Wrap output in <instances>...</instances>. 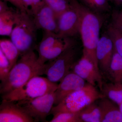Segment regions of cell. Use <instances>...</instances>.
<instances>
[{"mask_svg":"<svg viewBox=\"0 0 122 122\" xmlns=\"http://www.w3.org/2000/svg\"><path fill=\"white\" fill-rule=\"evenodd\" d=\"M4 80L1 81L0 93L2 95L18 89L35 76L45 74V64L38 60L33 50L20 56Z\"/></svg>","mask_w":122,"mask_h":122,"instance_id":"obj_1","label":"cell"},{"mask_svg":"<svg viewBox=\"0 0 122 122\" xmlns=\"http://www.w3.org/2000/svg\"><path fill=\"white\" fill-rule=\"evenodd\" d=\"M71 1L78 11L80 16L79 34L83 46V54L88 57L99 68L96 50L100 37L102 18L100 14L92 11L77 0H71Z\"/></svg>","mask_w":122,"mask_h":122,"instance_id":"obj_2","label":"cell"},{"mask_svg":"<svg viewBox=\"0 0 122 122\" xmlns=\"http://www.w3.org/2000/svg\"><path fill=\"white\" fill-rule=\"evenodd\" d=\"M105 97L95 86L89 83L81 89L70 94L58 105L54 106L51 113L61 112L77 113L96 100Z\"/></svg>","mask_w":122,"mask_h":122,"instance_id":"obj_3","label":"cell"},{"mask_svg":"<svg viewBox=\"0 0 122 122\" xmlns=\"http://www.w3.org/2000/svg\"><path fill=\"white\" fill-rule=\"evenodd\" d=\"M37 30L32 17L19 10L16 24L10 36L20 51V56L33 50Z\"/></svg>","mask_w":122,"mask_h":122,"instance_id":"obj_4","label":"cell"},{"mask_svg":"<svg viewBox=\"0 0 122 122\" xmlns=\"http://www.w3.org/2000/svg\"><path fill=\"white\" fill-rule=\"evenodd\" d=\"M58 86L47 78L35 76L21 87L2 95V98L14 102L32 99L55 91Z\"/></svg>","mask_w":122,"mask_h":122,"instance_id":"obj_5","label":"cell"},{"mask_svg":"<svg viewBox=\"0 0 122 122\" xmlns=\"http://www.w3.org/2000/svg\"><path fill=\"white\" fill-rule=\"evenodd\" d=\"M77 51L75 46L68 48L55 59L45 63L47 78L54 83L60 82L69 73L76 62Z\"/></svg>","mask_w":122,"mask_h":122,"instance_id":"obj_6","label":"cell"},{"mask_svg":"<svg viewBox=\"0 0 122 122\" xmlns=\"http://www.w3.org/2000/svg\"><path fill=\"white\" fill-rule=\"evenodd\" d=\"M55 92L32 99L14 101L35 122H46L54 105Z\"/></svg>","mask_w":122,"mask_h":122,"instance_id":"obj_7","label":"cell"},{"mask_svg":"<svg viewBox=\"0 0 122 122\" xmlns=\"http://www.w3.org/2000/svg\"><path fill=\"white\" fill-rule=\"evenodd\" d=\"M71 6L58 18L57 34L61 38H72L79 34L80 16L78 11L71 1Z\"/></svg>","mask_w":122,"mask_h":122,"instance_id":"obj_8","label":"cell"},{"mask_svg":"<svg viewBox=\"0 0 122 122\" xmlns=\"http://www.w3.org/2000/svg\"><path fill=\"white\" fill-rule=\"evenodd\" d=\"M71 70L88 83L95 86L97 83L102 91L103 83L99 68L87 56L83 54L81 59L75 62Z\"/></svg>","mask_w":122,"mask_h":122,"instance_id":"obj_9","label":"cell"},{"mask_svg":"<svg viewBox=\"0 0 122 122\" xmlns=\"http://www.w3.org/2000/svg\"><path fill=\"white\" fill-rule=\"evenodd\" d=\"M85 84L84 79L74 72H70L60 81L55 91L54 106L58 105L70 94L81 89Z\"/></svg>","mask_w":122,"mask_h":122,"instance_id":"obj_10","label":"cell"},{"mask_svg":"<svg viewBox=\"0 0 122 122\" xmlns=\"http://www.w3.org/2000/svg\"><path fill=\"white\" fill-rule=\"evenodd\" d=\"M33 119L14 101L2 99L0 106V122H33Z\"/></svg>","mask_w":122,"mask_h":122,"instance_id":"obj_11","label":"cell"},{"mask_svg":"<svg viewBox=\"0 0 122 122\" xmlns=\"http://www.w3.org/2000/svg\"><path fill=\"white\" fill-rule=\"evenodd\" d=\"M33 20L38 29L56 34L58 17L52 9L45 4L32 17Z\"/></svg>","mask_w":122,"mask_h":122,"instance_id":"obj_12","label":"cell"},{"mask_svg":"<svg viewBox=\"0 0 122 122\" xmlns=\"http://www.w3.org/2000/svg\"><path fill=\"white\" fill-rule=\"evenodd\" d=\"M114 50L112 40L106 32L100 36L96 50L99 67L104 72L108 73Z\"/></svg>","mask_w":122,"mask_h":122,"instance_id":"obj_13","label":"cell"},{"mask_svg":"<svg viewBox=\"0 0 122 122\" xmlns=\"http://www.w3.org/2000/svg\"><path fill=\"white\" fill-rule=\"evenodd\" d=\"M115 103L106 97L101 99L98 105L101 111V122H122L120 109Z\"/></svg>","mask_w":122,"mask_h":122,"instance_id":"obj_14","label":"cell"},{"mask_svg":"<svg viewBox=\"0 0 122 122\" xmlns=\"http://www.w3.org/2000/svg\"><path fill=\"white\" fill-rule=\"evenodd\" d=\"M62 38L59 37L55 33L44 31L42 38L37 49L38 60L42 64L45 65L42 63V61L47 53Z\"/></svg>","mask_w":122,"mask_h":122,"instance_id":"obj_15","label":"cell"},{"mask_svg":"<svg viewBox=\"0 0 122 122\" xmlns=\"http://www.w3.org/2000/svg\"><path fill=\"white\" fill-rule=\"evenodd\" d=\"M19 10L10 9L0 13V35L10 36L16 21Z\"/></svg>","mask_w":122,"mask_h":122,"instance_id":"obj_16","label":"cell"},{"mask_svg":"<svg viewBox=\"0 0 122 122\" xmlns=\"http://www.w3.org/2000/svg\"><path fill=\"white\" fill-rule=\"evenodd\" d=\"M75 46V42L72 38H62L47 53L42 61L45 64L49 61L55 59L68 48Z\"/></svg>","mask_w":122,"mask_h":122,"instance_id":"obj_17","label":"cell"},{"mask_svg":"<svg viewBox=\"0 0 122 122\" xmlns=\"http://www.w3.org/2000/svg\"><path fill=\"white\" fill-rule=\"evenodd\" d=\"M0 50L9 60L12 69L17 62L20 56L18 49L11 40L4 39L0 40Z\"/></svg>","mask_w":122,"mask_h":122,"instance_id":"obj_18","label":"cell"},{"mask_svg":"<svg viewBox=\"0 0 122 122\" xmlns=\"http://www.w3.org/2000/svg\"><path fill=\"white\" fill-rule=\"evenodd\" d=\"M102 93L118 106L122 103V83L112 82L103 84Z\"/></svg>","mask_w":122,"mask_h":122,"instance_id":"obj_19","label":"cell"},{"mask_svg":"<svg viewBox=\"0 0 122 122\" xmlns=\"http://www.w3.org/2000/svg\"><path fill=\"white\" fill-rule=\"evenodd\" d=\"M79 116L82 122H101L100 109L98 105L94 102L79 112Z\"/></svg>","mask_w":122,"mask_h":122,"instance_id":"obj_20","label":"cell"},{"mask_svg":"<svg viewBox=\"0 0 122 122\" xmlns=\"http://www.w3.org/2000/svg\"><path fill=\"white\" fill-rule=\"evenodd\" d=\"M108 73L113 82L122 83V57L115 50Z\"/></svg>","mask_w":122,"mask_h":122,"instance_id":"obj_21","label":"cell"},{"mask_svg":"<svg viewBox=\"0 0 122 122\" xmlns=\"http://www.w3.org/2000/svg\"><path fill=\"white\" fill-rule=\"evenodd\" d=\"M83 5L92 11L100 14L110 11L109 0H81Z\"/></svg>","mask_w":122,"mask_h":122,"instance_id":"obj_22","label":"cell"},{"mask_svg":"<svg viewBox=\"0 0 122 122\" xmlns=\"http://www.w3.org/2000/svg\"><path fill=\"white\" fill-rule=\"evenodd\" d=\"M106 32L112 40L115 50L122 57V32L111 24Z\"/></svg>","mask_w":122,"mask_h":122,"instance_id":"obj_23","label":"cell"},{"mask_svg":"<svg viewBox=\"0 0 122 122\" xmlns=\"http://www.w3.org/2000/svg\"><path fill=\"white\" fill-rule=\"evenodd\" d=\"M45 3L51 7L58 18L59 15L71 6V0H44Z\"/></svg>","mask_w":122,"mask_h":122,"instance_id":"obj_24","label":"cell"},{"mask_svg":"<svg viewBox=\"0 0 122 122\" xmlns=\"http://www.w3.org/2000/svg\"><path fill=\"white\" fill-rule=\"evenodd\" d=\"M53 115V117L50 122H82L79 118V112H59Z\"/></svg>","mask_w":122,"mask_h":122,"instance_id":"obj_25","label":"cell"},{"mask_svg":"<svg viewBox=\"0 0 122 122\" xmlns=\"http://www.w3.org/2000/svg\"><path fill=\"white\" fill-rule=\"evenodd\" d=\"M26 13L32 17L46 3L44 0H23Z\"/></svg>","mask_w":122,"mask_h":122,"instance_id":"obj_26","label":"cell"},{"mask_svg":"<svg viewBox=\"0 0 122 122\" xmlns=\"http://www.w3.org/2000/svg\"><path fill=\"white\" fill-rule=\"evenodd\" d=\"M9 60L0 50V80H4L11 70Z\"/></svg>","mask_w":122,"mask_h":122,"instance_id":"obj_27","label":"cell"},{"mask_svg":"<svg viewBox=\"0 0 122 122\" xmlns=\"http://www.w3.org/2000/svg\"><path fill=\"white\" fill-rule=\"evenodd\" d=\"M111 24L122 32V11L114 10L112 14Z\"/></svg>","mask_w":122,"mask_h":122,"instance_id":"obj_28","label":"cell"},{"mask_svg":"<svg viewBox=\"0 0 122 122\" xmlns=\"http://www.w3.org/2000/svg\"><path fill=\"white\" fill-rule=\"evenodd\" d=\"M7 2H9L15 6L17 10L21 12H25V9L23 5V0H3Z\"/></svg>","mask_w":122,"mask_h":122,"instance_id":"obj_29","label":"cell"},{"mask_svg":"<svg viewBox=\"0 0 122 122\" xmlns=\"http://www.w3.org/2000/svg\"><path fill=\"white\" fill-rule=\"evenodd\" d=\"M11 8L7 5V2L3 0H0V13L5 12Z\"/></svg>","mask_w":122,"mask_h":122,"instance_id":"obj_30","label":"cell"},{"mask_svg":"<svg viewBox=\"0 0 122 122\" xmlns=\"http://www.w3.org/2000/svg\"><path fill=\"white\" fill-rule=\"evenodd\" d=\"M109 1L118 6H122V0H109Z\"/></svg>","mask_w":122,"mask_h":122,"instance_id":"obj_31","label":"cell"},{"mask_svg":"<svg viewBox=\"0 0 122 122\" xmlns=\"http://www.w3.org/2000/svg\"><path fill=\"white\" fill-rule=\"evenodd\" d=\"M119 106V109H120V112H121L122 115V103Z\"/></svg>","mask_w":122,"mask_h":122,"instance_id":"obj_32","label":"cell"}]
</instances>
